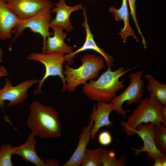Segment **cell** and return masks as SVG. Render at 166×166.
<instances>
[{"instance_id": "obj_23", "label": "cell", "mask_w": 166, "mask_h": 166, "mask_svg": "<svg viewBox=\"0 0 166 166\" xmlns=\"http://www.w3.org/2000/svg\"><path fill=\"white\" fill-rule=\"evenodd\" d=\"M13 147L9 143H3L0 147V166H13L11 160Z\"/></svg>"}, {"instance_id": "obj_10", "label": "cell", "mask_w": 166, "mask_h": 166, "mask_svg": "<svg viewBox=\"0 0 166 166\" xmlns=\"http://www.w3.org/2000/svg\"><path fill=\"white\" fill-rule=\"evenodd\" d=\"M6 3L21 20L29 19L42 9L53 5L49 0H7Z\"/></svg>"}, {"instance_id": "obj_22", "label": "cell", "mask_w": 166, "mask_h": 166, "mask_svg": "<svg viewBox=\"0 0 166 166\" xmlns=\"http://www.w3.org/2000/svg\"><path fill=\"white\" fill-rule=\"evenodd\" d=\"M101 148H86L82 166H102L101 162Z\"/></svg>"}, {"instance_id": "obj_8", "label": "cell", "mask_w": 166, "mask_h": 166, "mask_svg": "<svg viewBox=\"0 0 166 166\" xmlns=\"http://www.w3.org/2000/svg\"><path fill=\"white\" fill-rule=\"evenodd\" d=\"M5 80V86L0 89V107L2 109L5 106L6 101H9L7 104L8 107L23 102L28 97V89L39 81L36 79L27 80L13 86L9 79L6 78Z\"/></svg>"}, {"instance_id": "obj_4", "label": "cell", "mask_w": 166, "mask_h": 166, "mask_svg": "<svg viewBox=\"0 0 166 166\" xmlns=\"http://www.w3.org/2000/svg\"><path fill=\"white\" fill-rule=\"evenodd\" d=\"M81 60L82 64L77 68L65 65L63 74L65 77L67 90L69 92H74L78 86L84 85L87 81L98 77L100 71L105 66L103 58L99 56L87 54L84 55Z\"/></svg>"}, {"instance_id": "obj_31", "label": "cell", "mask_w": 166, "mask_h": 166, "mask_svg": "<svg viewBox=\"0 0 166 166\" xmlns=\"http://www.w3.org/2000/svg\"><path fill=\"white\" fill-rule=\"evenodd\" d=\"M4 2H6L7 0H2Z\"/></svg>"}, {"instance_id": "obj_15", "label": "cell", "mask_w": 166, "mask_h": 166, "mask_svg": "<svg viewBox=\"0 0 166 166\" xmlns=\"http://www.w3.org/2000/svg\"><path fill=\"white\" fill-rule=\"evenodd\" d=\"M93 124V121L90 120L88 124L83 128L79 136L78 145L76 150L63 166H81L87 146L90 139L91 131Z\"/></svg>"}, {"instance_id": "obj_12", "label": "cell", "mask_w": 166, "mask_h": 166, "mask_svg": "<svg viewBox=\"0 0 166 166\" xmlns=\"http://www.w3.org/2000/svg\"><path fill=\"white\" fill-rule=\"evenodd\" d=\"M97 104L94 105L92 113L90 115L89 119L94 121L93 127L91 131V140L94 139L95 135L101 127L106 126L110 127L113 123L109 120L110 113L114 111L112 105L101 101H97Z\"/></svg>"}, {"instance_id": "obj_20", "label": "cell", "mask_w": 166, "mask_h": 166, "mask_svg": "<svg viewBox=\"0 0 166 166\" xmlns=\"http://www.w3.org/2000/svg\"><path fill=\"white\" fill-rule=\"evenodd\" d=\"M101 162L102 166L126 165L124 152L120 158L117 159L115 150L113 149L108 150L106 148H101Z\"/></svg>"}, {"instance_id": "obj_26", "label": "cell", "mask_w": 166, "mask_h": 166, "mask_svg": "<svg viewBox=\"0 0 166 166\" xmlns=\"http://www.w3.org/2000/svg\"><path fill=\"white\" fill-rule=\"evenodd\" d=\"M46 166H58L60 165L59 160L54 159H48L45 162Z\"/></svg>"}, {"instance_id": "obj_29", "label": "cell", "mask_w": 166, "mask_h": 166, "mask_svg": "<svg viewBox=\"0 0 166 166\" xmlns=\"http://www.w3.org/2000/svg\"><path fill=\"white\" fill-rule=\"evenodd\" d=\"M161 112L163 118L166 121V105H162Z\"/></svg>"}, {"instance_id": "obj_3", "label": "cell", "mask_w": 166, "mask_h": 166, "mask_svg": "<svg viewBox=\"0 0 166 166\" xmlns=\"http://www.w3.org/2000/svg\"><path fill=\"white\" fill-rule=\"evenodd\" d=\"M139 102L126 121L121 122L127 137L131 136L132 130L136 129L141 123H151L154 125L162 123L166 125V121L161 112L162 105L154 95L150 94L149 97L144 98Z\"/></svg>"}, {"instance_id": "obj_2", "label": "cell", "mask_w": 166, "mask_h": 166, "mask_svg": "<svg viewBox=\"0 0 166 166\" xmlns=\"http://www.w3.org/2000/svg\"><path fill=\"white\" fill-rule=\"evenodd\" d=\"M137 66L125 71L123 67H121L114 71L111 70V67H108L107 70L97 80L92 79L84 85L83 93L94 101L110 102L116 96L118 92L124 87L123 82L126 79L120 81V77Z\"/></svg>"}, {"instance_id": "obj_1", "label": "cell", "mask_w": 166, "mask_h": 166, "mask_svg": "<svg viewBox=\"0 0 166 166\" xmlns=\"http://www.w3.org/2000/svg\"><path fill=\"white\" fill-rule=\"evenodd\" d=\"M26 123L35 136L42 138H58L62 126L58 113L53 107L33 101Z\"/></svg>"}, {"instance_id": "obj_30", "label": "cell", "mask_w": 166, "mask_h": 166, "mask_svg": "<svg viewBox=\"0 0 166 166\" xmlns=\"http://www.w3.org/2000/svg\"><path fill=\"white\" fill-rule=\"evenodd\" d=\"M3 52L2 49L0 47V63L2 62L3 61Z\"/></svg>"}, {"instance_id": "obj_14", "label": "cell", "mask_w": 166, "mask_h": 166, "mask_svg": "<svg viewBox=\"0 0 166 166\" xmlns=\"http://www.w3.org/2000/svg\"><path fill=\"white\" fill-rule=\"evenodd\" d=\"M20 20L6 2L0 0V40L11 39L12 30Z\"/></svg>"}, {"instance_id": "obj_18", "label": "cell", "mask_w": 166, "mask_h": 166, "mask_svg": "<svg viewBox=\"0 0 166 166\" xmlns=\"http://www.w3.org/2000/svg\"><path fill=\"white\" fill-rule=\"evenodd\" d=\"M121 7L117 9L114 6H110L109 11L113 15L116 21L122 20L124 23L123 29L117 34L121 36V38L124 43L126 42L127 38L132 36L137 42L138 38L135 34L129 22V17L127 0H122Z\"/></svg>"}, {"instance_id": "obj_17", "label": "cell", "mask_w": 166, "mask_h": 166, "mask_svg": "<svg viewBox=\"0 0 166 166\" xmlns=\"http://www.w3.org/2000/svg\"><path fill=\"white\" fill-rule=\"evenodd\" d=\"M36 143L35 136L31 133L23 144L18 147H13V154L20 156L26 161L32 163L36 166H46L45 162L36 153Z\"/></svg>"}, {"instance_id": "obj_25", "label": "cell", "mask_w": 166, "mask_h": 166, "mask_svg": "<svg viewBox=\"0 0 166 166\" xmlns=\"http://www.w3.org/2000/svg\"><path fill=\"white\" fill-rule=\"evenodd\" d=\"M112 140L111 133L107 131H104L100 132L98 136V141L99 144L103 146L110 145Z\"/></svg>"}, {"instance_id": "obj_21", "label": "cell", "mask_w": 166, "mask_h": 166, "mask_svg": "<svg viewBox=\"0 0 166 166\" xmlns=\"http://www.w3.org/2000/svg\"><path fill=\"white\" fill-rule=\"evenodd\" d=\"M154 126V142L159 150L166 154V125L159 123Z\"/></svg>"}, {"instance_id": "obj_5", "label": "cell", "mask_w": 166, "mask_h": 166, "mask_svg": "<svg viewBox=\"0 0 166 166\" xmlns=\"http://www.w3.org/2000/svg\"><path fill=\"white\" fill-rule=\"evenodd\" d=\"M65 54L55 52L46 54L38 53H32L27 57L28 60L39 62L43 64L45 71L44 77L39 80L38 86L33 91L34 95H42V87L45 80L49 76H58L61 79L63 87L61 91L64 92L67 90L65 77L63 74L62 66L65 62L64 57Z\"/></svg>"}, {"instance_id": "obj_11", "label": "cell", "mask_w": 166, "mask_h": 166, "mask_svg": "<svg viewBox=\"0 0 166 166\" xmlns=\"http://www.w3.org/2000/svg\"><path fill=\"white\" fill-rule=\"evenodd\" d=\"M83 14L84 16V21L82 23V25L84 27L86 32L85 40L82 45L80 48L76 51L73 52L69 54L65 55L64 57L67 62V65L70 66L73 62L72 59L75 55L80 52L87 50H92L99 53L105 59L108 67H112L114 64V59L112 56L109 55L104 50L100 48L96 44L93 38V34L91 33L87 21V19L85 10H83Z\"/></svg>"}, {"instance_id": "obj_19", "label": "cell", "mask_w": 166, "mask_h": 166, "mask_svg": "<svg viewBox=\"0 0 166 166\" xmlns=\"http://www.w3.org/2000/svg\"><path fill=\"white\" fill-rule=\"evenodd\" d=\"M148 82L147 89L150 94H153L163 106L166 105V85L156 80L150 74L144 76Z\"/></svg>"}, {"instance_id": "obj_13", "label": "cell", "mask_w": 166, "mask_h": 166, "mask_svg": "<svg viewBox=\"0 0 166 166\" xmlns=\"http://www.w3.org/2000/svg\"><path fill=\"white\" fill-rule=\"evenodd\" d=\"M55 6L51 10V13L55 12V18L52 20L51 26L60 27L67 32H70L73 29L69 20V16L72 12L79 10H83L82 3L77 4L73 6L66 5L65 0H59L53 5Z\"/></svg>"}, {"instance_id": "obj_9", "label": "cell", "mask_w": 166, "mask_h": 166, "mask_svg": "<svg viewBox=\"0 0 166 166\" xmlns=\"http://www.w3.org/2000/svg\"><path fill=\"white\" fill-rule=\"evenodd\" d=\"M137 134L143 142V146L140 149L132 146L130 149L133 151L135 156H139L142 152L147 153V158L152 159L153 161L156 159H166V155L162 153L158 149L154 142V126L151 123L140 124L136 129L132 130L131 136Z\"/></svg>"}, {"instance_id": "obj_7", "label": "cell", "mask_w": 166, "mask_h": 166, "mask_svg": "<svg viewBox=\"0 0 166 166\" xmlns=\"http://www.w3.org/2000/svg\"><path fill=\"white\" fill-rule=\"evenodd\" d=\"M144 71L141 70L136 73H131L129 76L130 84L125 90L119 96H116L110 102L114 111L125 117L129 110H124L122 106L125 101L127 104L139 103L143 96L144 92L142 87L144 81L141 79Z\"/></svg>"}, {"instance_id": "obj_6", "label": "cell", "mask_w": 166, "mask_h": 166, "mask_svg": "<svg viewBox=\"0 0 166 166\" xmlns=\"http://www.w3.org/2000/svg\"><path fill=\"white\" fill-rule=\"evenodd\" d=\"M53 6V5L49 6L42 9L29 19H21L12 30V34H14L15 38H18L27 28L34 33L40 34L43 40L42 53H44L47 38L53 35V34L49 32V28L52 19L51 8Z\"/></svg>"}, {"instance_id": "obj_16", "label": "cell", "mask_w": 166, "mask_h": 166, "mask_svg": "<svg viewBox=\"0 0 166 166\" xmlns=\"http://www.w3.org/2000/svg\"><path fill=\"white\" fill-rule=\"evenodd\" d=\"M53 31V37L48 36L46 41L44 53L49 54L55 52L69 54L73 51V48L66 44L64 40L66 38V34L64 29L58 26H51Z\"/></svg>"}, {"instance_id": "obj_24", "label": "cell", "mask_w": 166, "mask_h": 166, "mask_svg": "<svg viewBox=\"0 0 166 166\" xmlns=\"http://www.w3.org/2000/svg\"><path fill=\"white\" fill-rule=\"evenodd\" d=\"M136 0H128L130 9V14L132 19L134 22L135 26L137 29L138 32L141 35L142 38V44L143 45L144 48H146V44L145 40L141 32L140 28L138 25L136 14Z\"/></svg>"}, {"instance_id": "obj_27", "label": "cell", "mask_w": 166, "mask_h": 166, "mask_svg": "<svg viewBox=\"0 0 166 166\" xmlns=\"http://www.w3.org/2000/svg\"><path fill=\"white\" fill-rule=\"evenodd\" d=\"M154 166H165L166 159L161 158L156 159L154 160Z\"/></svg>"}, {"instance_id": "obj_28", "label": "cell", "mask_w": 166, "mask_h": 166, "mask_svg": "<svg viewBox=\"0 0 166 166\" xmlns=\"http://www.w3.org/2000/svg\"><path fill=\"white\" fill-rule=\"evenodd\" d=\"M8 74L6 69L4 66L0 65V77H7Z\"/></svg>"}]
</instances>
